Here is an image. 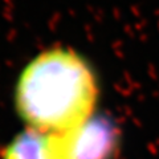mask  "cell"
Segmentation results:
<instances>
[{
  "mask_svg": "<svg viewBox=\"0 0 159 159\" xmlns=\"http://www.w3.org/2000/svg\"><path fill=\"white\" fill-rule=\"evenodd\" d=\"M98 81L88 60L72 48L37 53L17 78L15 106L29 129L64 133L94 116Z\"/></svg>",
  "mask_w": 159,
  "mask_h": 159,
  "instance_id": "6da1fadb",
  "label": "cell"
},
{
  "mask_svg": "<svg viewBox=\"0 0 159 159\" xmlns=\"http://www.w3.org/2000/svg\"><path fill=\"white\" fill-rule=\"evenodd\" d=\"M118 146V129L103 116H93L69 131L47 133L51 159H114Z\"/></svg>",
  "mask_w": 159,
  "mask_h": 159,
  "instance_id": "7a4b0ae2",
  "label": "cell"
},
{
  "mask_svg": "<svg viewBox=\"0 0 159 159\" xmlns=\"http://www.w3.org/2000/svg\"><path fill=\"white\" fill-rule=\"evenodd\" d=\"M2 159H51L47 148V133L25 129L2 150Z\"/></svg>",
  "mask_w": 159,
  "mask_h": 159,
  "instance_id": "3957f363",
  "label": "cell"
}]
</instances>
